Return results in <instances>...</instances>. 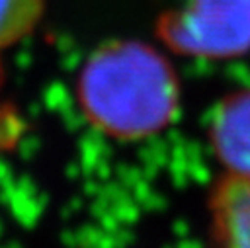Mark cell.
<instances>
[{
	"label": "cell",
	"mask_w": 250,
	"mask_h": 248,
	"mask_svg": "<svg viewBox=\"0 0 250 248\" xmlns=\"http://www.w3.org/2000/svg\"><path fill=\"white\" fill-rule=\"evenodd\" d=\"M209 139L225 174L250 178V86L227 94L215 105Z\"/></svg>",
	"instance_id": "cell-3"
},
{
	"label": "cell",
	"mask_w": 250,
	"mask_h": 248,
	"mask_svg": "<svg viewBox=\"0 0 250 248\" xmlns=\"http://www.w3.org/2000/svg\"><path fill=\"white\" fill-rule=\"evenodd\" d=\"M76 102L96 131L115 141H141L176 119L180 80L156 47L137 39H111L84 61L76 78Z\"/></svg>",
	"instance_id": "cell-1"
},
{
	"label": "cell",
	"mask_w": 250,
	"mask_h": 248,
	"mask_svg": "<svg viewBox=\"0 0 250 248\" xmlns=\"http://www.w3.org/2000/svg\"><path fill=\"white\" fill-rule=\"evenodd\" d=\"M47 0H0V55L27 39L41 23Z\"/></svg>",
	"instance_id": "cell-5"
},
{
	"label": "cell",
	"mask_w": 250,
	"mask_h": 248,
	"mask_svg": "<svg viewBox=\"0 0 250 248\" xmlns=\"http://www.w3.org/2000/svg\"><path fill=\"white\" fill-rule=\"evenodd\" d=\"M156 35L176 55L238 59L250 51V0H186L156 20Z\"/></svg>",
	"instance_id": "cell-2"
},
{
	"label": "cell",
	"mask_w": 250,
	"mask_h": 248,
	"mask_svg": "<svg viewBox=\"0 0 250 248\" xmlns=\"http://www.w3.org/2000/svg\"><path fill=\"white\" fill-rule=\"evenodd\" d=\"M211 248H250V178L221 174L207 199Z\"/></svg>",
	"instance_id": "cell-4"
}]
</instances>
